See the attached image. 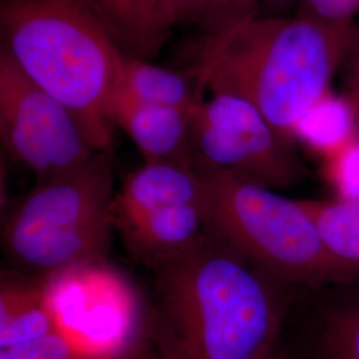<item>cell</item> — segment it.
<instances>
[{
	"label": "cell",
	"mask_w": 359,
	"mask_h": 359,
	"mask_svg": "<svg viewBox=\"0 0 359 359\" xmlns=\"http://www.w3.org/2000/svg\"><path fill=\"white\" fill-rule=\"evenodd\" d=\"M358 34L355 23H330L305 13L295 18L253 13L204 38L192 69L203 93L244 99L295 145L297 123L330 90Z\"/></svg>",
	"instance_id": "2"
},
{
	"label": "cell",
	"mask_w": 359,
	"mask_h": 359,
	"mask_svg": "<svg viewBox=\"0 0 359 359\" xmlns=\"http://www.w3.org/2000/svg\"><path fill=\"white\" fill-rule=\"evenodd\" d=\"M123 359H167L160 351L158 348L154 346V344L149 341L147 337L142 344L137 347H135L127 357Z\"/></svg>",
	"instance_id": "22"
},
{
	"label": "cell",
	"mask_w": 359,
	"mask_h": 359,
	"mask_svg": "<svg viewBox=\"0 0 359 359\" xmlns=\"http://www.w3.org/2000/svg\"><path fill=\"white\" fill-rule=\"evenodd\" d=\"M1 47L76 118L97 152L114 148L108 105L124 52L81 0H0Z\"/></svg>",
	"instance_id": "3"
},
{
	"label": "cell",
	"mask_w": 359,
	"mask_h": 359,
	"mask_svg": "<svg viewBox=\"0 0 359 359\" xmlns=\"http://www.w3.org/2000/svg\"><path fill=\"white\" fill-rule=\"evenodd\" d=\"M299 13L330 23H354L359 13V0H298Z\"/></svg>",
	"instance_id": "19"
},
{
	"label": "cell",
	"mask_w": 359,
	"mask_h": 359,
	"mask_svg": "<svg viewBox=\"0 0 359 359\" xmlns=\"http://www.w3.org/2000/svg\"><path fill=\"white\" fill-rule=\"evenodd\" d=\"M112 151L38 182L3 226L4 250L23 269L50 280L103 262L115 219Z\"/></svg>",
	"instance_id": "5"
},
{
	"label": "cell",
	"mask_w": 359,
	"mask_h": 359,
	"mask_svg": "<svg viewBox=\"0 0 359 359\" xmlns=\"http://www.w3.org/2000/svg\"><path fill=\"white\" fill-rule=\"evenodd\" d=\"M62 332L47 280L3 273L0 283V348Z\"/></svg>",
	"instance_id": "12"
},
{
	"label": "cell",
	"mask_w": 359,
	"mask_h": 359,
	"mask_svg": "<svg viewBox=\"0 0 359 359\" xmlns=\"http://www.w3.org/2000/svg\"><path fill=\"white\" fill-rule=\"evenodd\" d=\"M265 359H295L294 355L283 346L281 341L270 351L269 355Z\"/></svg>",
	"instance_id": "23"
},
{
	"label": "cell",
	"mask_w": 359,
	"mask_h": 359,
	"mask_svg": "<svg viewBox=\"0 0 359 359\" xmlns=\"http://www.w3.org/2000/svg\"><path fill=\"white\" fill-rule=\"evenodd\" d=\"M213 3L215 0H168L172 26L191 22L197 23Z\"/></svg>",
	"instance_id": "21"
},
{
	"label": "cell",
	"mask_w": 359,
	"mask_h": 359,
	"mask_svg": "<svg viewBox=\"0 0 359 359\" xmlns=\"http://www.w3.org/2000/svg\"><path fill=\"white\" fill-rule=\"evenodd\" d=\"M156 271L147 337L167 359H265L292 289L208 233Z\"/></svg>",
	"instance_id": "1"
},
{
	"label": "cell",
	"mask_w": 359,
	"mask_h": 359,
	"mask_svg": "<svg viewBox=\"0 0 359 359\" xmlns=\"http://www.w3.org/2000/svg\"><path fill=\"white\" fill-rule=\"evenodd\" d=\"M357 137L351 104L344 93L326 90L297 123L295 144H302L321 160L332 156Z\"/></svg>",
	"instance_id": "14"
},
{
	"label": "cell",
	"mask_w": 359,
	"mask_h": 359,
	"mask_svg": "<svg viewBox=\"0 0 359 359\" xmlns=\"http://www.w3.org/2000/svg\"><path fill=\"white\" fill-rule=\"evenodd\" d=\"M334 253L359 266V205L341 200H299Z\"/></svg>",
	"instance_id": "16"
},
{
	"label": "cell",
	"mask_w": 359,
	"mask_h": 359,
	"mask_svg": "<svg viewBox=\"0 0 359 359\" xmlns=\"http://www.w3.org/2000/svg\"><path fill=\"white\" fill-rule=\"evenodd\" d=\"M193 165L240 173L270 189H286L304 179L306 169L255 105L241 97L215 93L193 111Z\"/></svg>",
	"instance_id": "6"
},
{
	"label": "cell",
	"mask_w": 359,
	"mask_h": 359,
	"mask_svg": "<svg viewBox=\"0 0 359 359\" xmlns=\"http://www.w3.org/2000/svg\"><path fill=\"white\" fill-rule=\"evenodd\" d=\"M117 229L130 252L154 270L191 250L209 233L204 203L158 208Z\"/></svg>",
	"instance_id": "8"
},
{
	"label": "cell",
	"mask_w": 359,
	"mask_h": 359,
	"mask_svg": "<svg viewBox=\"0 0 359 359\" xmlns=\"http://www.w3.org/2000/svg\"><path fill=\"white\" fill-rule=\"evenodd\" d=\"M0 139L38 182L65 175L97 154L76 118L0 48Z\"/></svg>",
	"instance_id": "7"
},
{
	"label": "cell",
	"mask_w": 359,
	"mask_h": 359,
	"mask_svg": "<svg viewBox=\"0 0 359 359\" xmlns=\"http://www.w3.org/2000/svg\"><path fill=\"white\" fill-rule=\"evenodd\" d=\"M194 167L204 180L209 233L257 268L290 286L359 280V266L334 253L299 200L231 170Z\"/></svg>",
	"instance_id": "4"
},
{
	"label": "cell",
	"mask_w": 359,
	"mask_h": 359,
	"mask_svg": "<svg viewBox=\"0 0 359 359\" xmlns=\"http://www.w3.org/2000/svg\"><path fill=\"white\" fill-rule=\"evenodd\" d=\"M0 359H90L83 355L63 332L18 346L0 348Z\"/></svg>",
	"instance_id": "18"
},
{
	"label": "cell",
	"mask_w": 359,
	"mask_h": 359,
	"mask_svg": "<svg viewBox=\"0 0 359 359\" xmlns=\"http://www.w3.org/2000/svg\"><path fill=\"white\" fill-rule=\"evenodd\" d=\"M322 175L337 200L359 205V139L322 160Z\"/></svg>",
	"instance_id": "17"
},
{
	"label": "cell",
	"mask_w": 359,
	"mask_h": 359,
	"mask_svg": "<svg viewBox=\"0 0 359 359\" xmlns=\"http://www.w3.org/2000/svg\"><path fill=\"white\" fill-rule=\"evenodd\" d=\"M310 353L313 359H359V294L323 308Z\"/></svg>",
	"instance_id": "15"
},
{
	"label": "cell",
	"mask_w": 359,
	"mask_h": 359,
	"mask_svg": "<svg viewBox=\"0 0 359 359\" xmlns=\"http://www.w3.org/2000/svg\"><path fill=\"white\" fill-rule=\"evenodd\" d=\"M270 3H277V4H283V3H287L290 0H268Z\"/></svg>",
	"instance_id": "24"
},
{
	"label": "cell",
	"mask_w": 359,
	"mask_h": 359,
	"mask_svg": "<svg viewBox=\"0 0 359 359\" xmlns=\"http://www.w3.org/2000/svg\"><path fill=\"white\" fill-rule=\"evenodd\" d=\"M344 74V84L347 100L351 104L354 120H355V130L359 139V34L354 41L351 43L346 56L341 65Z\"/></svg>",
	"instance_id": "20"
},
{
	"label": "cell",
	"mask_w": 359,
	"mask_h": 359,
	"mask_svg": "<svg viewBox=\"0 0 359 359\" xmlns=\"http://www.w3.org/2000/svg\"><path fill=\"white\" fill-rule=\"evenodd\" d=\"M118 48L139 59L154 57L172 28L168 0H81Z\"/></svg>",
	"instance_id": "11"
},
{
	"label": "cell",
	"mask_w": 359,
	"mask_h": 359,
	"mask_svg": "<svg viewBox=\"0 0 359 359\" xmlns=\"http://www.w3.org/2000/svg\"><path fill=\"white\" fill-rule=\"evenodd\" d=\"M204 180L197 168L184 163H144L116 192L115 228L164 206L204 203Z\"/></svg>",
	"instance_id": "10"
},
{
	"label": "cell",
	"mask_w": 359,
	"mask_h": 359,
	"mask_svg": "<svg viewBox=\"0 0 359 359\" xmlns=\"http://www.w3.org/2000/svg\"><path fill=\"white\" fill-rule=\"evenodd\" d=\"M192 68L177 72L151 65L124 53L121 74L111 100H126L148 105H165L193 114L204 100Z\"/></svg>",
	"instance_id": "13"
},
{
	"label": "cell",
	"mask_w": 359,
	"mask_h": 359,
	"mask_svg": "<svg viewBox=\"0 0 359 359\" xmlns=\"http://www.w3.org/2000/svg\"><path fill=\"white\" fill-rule=\"evenodd\" d=\"M108 115L115 127L123 129L144 163L192 164V114L165 105H148L112 100Z\"/></svg>",
	"instance_id": "9"
}]
</instances>
